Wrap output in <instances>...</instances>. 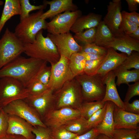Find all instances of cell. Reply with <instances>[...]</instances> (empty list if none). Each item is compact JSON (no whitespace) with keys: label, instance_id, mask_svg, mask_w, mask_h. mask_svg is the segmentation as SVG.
<instances>
[{"label":"cell","instance_id":"cell-1","mask_svg":"<svg viewBox=\"0 0 139 139\" xmlns=\"http://www.w3.org/2000/svg\"><path fill=\"white\" fill-rule=\"evenodd\" d=\"M47 63L41 59L26 58L20 56L0 69V78L8 77L14 78L27 88Z\"/></svg>","mask_w":139,"mask_h":139},{"label":"cell","instance_id":"cell-2","mask_svg":"<svg viewBox=\"0 0 139 139\" xmlns=\"http://www.w3.org/2000/svg\"><path fill=\"white\" fill-rule=\"evenodd\" d=\"M24 53L29 57L44 60L50 65L56 63L60 57L55 44L48 37L43 36V30L38 33L33 42L24 44Z\"/></svg>","mask_w":139,"mask_h":139},{"label":"cell","instance_id":"cell-3","mask_svg":"<svg viewBox=\"0 0 139 139\" xmlns=\"http://www.w3.org/2000/svg\"><path fill=\"white\" fill-rule=\"evenodd\" d=\"M43 10L30 14L28 17L20 21L15 27V34L24 44L32 43L40 31L46 29L47 22L41 18L44 13Z\"/></svg>","mask_w":139,"mask_h":139},{"label":"cell","instance_id":"cell-4","mask_svg":"<svg viewBox=\"0 0 139 139\" xmlns=\"http://www.w3.org/2000/svg\"><path fill=\"white\" fill-rule=\"evenodd\" d=\"M54 108L68 107L79 109L83 102L81 86L74 78L54 92Z\"/></svg>","mask_w":139,"mask_h":139},{"label":"cell","instance_id":"cell-5","mask_svg":"<svg viewBox=\"0 0 139 139\" xmlns=\"http://www.w3.org/2000/svg\"><path fill=\"white\" fill-rule=\"evenodd\" d=\"M75 78L81 86L83 102L102 100L106 88L102 77L98 74L88 75L84 73Z\"/></svg>","mask_w":139,"mask_h":139},{"label":"cell","instance_id":"cell-6","mask_svg":"<svg viewBox=\"0 0 139 139\" xmlns=\"http://www.w3.org/2000/svg\"><path fill=\"white\" fill-rule=\"evenodd\" d=\"M24 51V44L7 28L0 39V69Z\"/></svg>","mask_w":139,"mask_h":139},{"label":"cell","instance_id":"cell-7","mask_svg":"<svg viewBox=\"0 0 139 139\" xmlns=\"http://www.w3.org/2000/svg\"><path fill=\"white\" fill-rule=\"evenodd\" d=\"M29 95L27 89L19 80L10 77L0 78V108L1 109L13 101L24 99Z\"/></svg>","mask_w":139,"mask_h":139},{"label":"cell","instance_id":"cell-8","mask_svg":"<svg viewBox=\"0 0 139 139\" xmlns=\"http://www.w3.org/2000/svg\"><path fill=\"white\" fill-rule=\"evenodd\" d=\"M2 109L8 115L18 116L33 126L46 127L37 112L23 100L13 101Z\"/></svg>","mask_w":139,"mask_h":139},{"label":"cell","instance_id":"cell-9","mask_svg":"<svg viewBox=\"0 0 139 139\" xmlns=\"http://www.w3.org/2000/svg\"><path fill=\"white\" fill-rule=\"evenodd\" d=\"M50 66L51 75L48 86L54 92L75 78L70 67L69 59L63 56H60L59 61Z\"/></svg>","mask_w":139,"mask_h":139},{"label":"cell","instance_id":"cell-10","mask_svg":"<svg viewBox=\"0 0 139 139\" xmlns=\"http://www.w3.org/2000/svg\"><path fill=\"white\" fill-rule=\"evenodd\" d=\"M82 15L80 10L65 12L57 15L47 22L46 29L49 33L53 34L70 32L75 22Z\"/></svg>","mask_w":139,"mask_h":139},{"label":"cell","instance_id":"cell-11","mask_svg":"<svg viewBox=\"0 0 139 139\" xmlns=\"http://www.w3.org/2000/svg\"><path fill=\"white\" fill-rule=\"evenodd\" d=\"M81 116L79 110L65 107L53 108L47 114L43 121L50 129L61 127L69 121Z\"/></svg>","mask_w":139,"mask_h":139},{"label":"cell","instance_id":"cell-12","mask_svg":"<svg viewBox=\"0 0 139 139\" xmlns=\"http://www.w3.org/2000/svg\"><path fill=\"white\" fill-rule=\"evenodd\" d=\"M121 3L120 0H113L107 6V13L103 21L115 37L125 34L122 27Z\"/></svg>","mask_w":139,"mask_h":139},{"label":"cell","instance_id":"cell-13","mask_svg":"<svg viewBox=\"0 0 139 139\" xmlns=\"http://www.w3.org/2000/svg\"><path fill=\"white\" fill-rule=\"evenodd\" d=\"M47 36L56 46L60 56L69 59L73 54L82 50V46L77 43L70 32L57 34L48 33Z\"/></svg>","mask_w":139,"mask_h":139},{"label":"cell","instance_id":"cell-14","mask_svg":"<svg viewBox=\"0 0 139 139\" xmlns=\"http://www.w3.org/2000/svg\"><path fill=\"white\" fill-rule=\"evenodd\" d=\"M23 100L35 110L42 121L48 112L54 108V92L50 89L39 95L28 96Z\"/></svg>","mask_w":139,"mask_h":139},{"label":"cell","instance_id":"cell-15","mask_svg":"<svg viewBox=\"0 0 139 139\" xmlns=\"http://www.w3.org/2000/svg\"><path fill=\"white\" fill-rule=\"evenodd\" d=\"M113 116L115 129L139 130V114L128 112L115 105Z\"/></svg>","mask_w":139,"mask_h":139},{"label":"cell","instance_id":"cell-16","mask_svg":"<svg viewBox=\"0 0 139 139\" xmlns=\"http://www.w3.org/2000/svg\"><path fill=\"white\" fill-rule=\"evenodd\" d=\"M7 134L20 135L28 139H34L32 133L33 126L30 123L18 116L8 115Z\"/></svg>","mask_w":139,"mask_h":139},{"label":"cell","instance_id":"cell-17","mask_svg":"<svg viewBox=\"0 0 139 139\" xmlns=\"http://www.w3.org/2000/svg\"><path fill=\"white\" fill-rule=\"evenodd\" d=\"M107 48V54L102 63L95 74H98L102 77L120 65L127 56L124 53H118L112 48Z\"/></svg>","mask_w":139,"mask_h":139},{"label":"cell","instance_id":"cell-18","mask_svg":"<svg viewBox=\"0 0 139 139\" xmlns=\"http://www.w3.org/2000/svg\"><path fill=\"white\" fill-rule=\"evenodd\" d=\"M116 77L113 71L102 77L103 82L106 85V88L105 94L102 101L103 102L111 101L118 107L125 110V103L120 98L117 89L115 82Z\"/></svg>","mask_w":139,"mask_h":139},{"label":"cell","instance_id":"cell-19","mask_svg":"<svg viewBox=\"0 0 139 139\" xmlns=\"http://www.w3.org/2000/svg\"><path fill=\"white\" fill-rule=\"evenodd\" d=\"M43 3L50 5L49 9L41 15V18L45 20L53 18L63 12L74 11L78 10V7L72 0H44Z\"/></svg>","mask_w":139,"mask_h":139},{"label":"cell","instance_id":"cell-20","mask_svg":"<svg viewBox=\"0 0 139 139\" xmlns=\"http://www.w3.org/2000/svg\"><path fill=\"white\" fill-rule=\"evenodd\" d=\"M111 48L130 55L134 51L139 52V41L131 37L129 35L124 34L115 37L113 41L106 48Z\"/></svg>","mask_w":139,"mask_h":139},{"label":"cell","instance_id":"cell-21","mask_svg":"<svg viewBox=\"0 0 139 139\" xmlns=\"http://www.w3.org/2000/svg\"><path fill=\"white\" fill-rule=\"evenodd\" d=\"M101 15L93 13L82 15L76 20L70 31L76 33L85 30L96 27L101 21Z\"/></svg>","mask_w":139,"mask_h":139},{"label":"cell","instance_id":"cell-22","mask_svg":"<svg viewBox=\"0 0 139 139\" xmlns=\"http://www.w3.org/2000/svg\"><path fill=\"white\" fill-rule=\"evenodd\" d=\"M106 102V110L103 119L96 127L100 134L112 137L115 129L113 112L115 104L110 101Z\"/></svg>","mask_w":139,"mask_h":139},{"label":"cell","instance_id":"cell-23","mask_svg":"<svg viewBox=\"0 0 139 139\" xmlns=\"http://www.w3.org/2000/svg\"><path fill=\"white\" fill-rule=\"evenodd\" d=\"M21 14L19 0H6L0 19V34L7 21L13 16Z\"/></svg>","mask_w":139,"mask_h":139},{"label":"cell","instance_id":"cell-24","mask_svg":"<svg viewBox=\"0 0 139 139\" xmlns=\"http://www.w3.org/2000/svg\"><path fill=\"white\" fill-rule=\"evenodd\" d=\"M115 37L108 27L101 21L96 27L94 43L106 48L112 42Z\"/></svg>","mask_w":139,"mask_h":139},{"label":"cell","instance_id":"cell-25","mask_svg":"<svg viewBox=\"0 0 139 139\" xmlns=\"http://www.w3.org/2000/svg\"><path fill=\"white\" fill-rule=\"evenodd\" d=\"M113 71L117 77L116 84L118 86L123 84L128 85L130 82L139 81V70L134 69L130 71L115 69Z\"/></svg>","mask_w":139,"mask_h":139},{"label":"cell","instance_id":"cell-26","mask_svg":"<svg viewBox=\"0 0 139 139\" xmlns=\"http://www.w3.org/2000/svg\"><path fill=\"white\" fill-rule=\"evenodd\" d=\"M87 120L81 116L70 121L62 127L71 132L80 135L89 131L87 128Z\"/></svg>","mask_w":139,"mask_h":139},{"label":"cell","instance_id":"cell-27","mask_svg":"<svg viewBox=\"0 0 139 139\" xmlns=\"http://www.w3.org/2000/svg\"><path fill=\"white\" fill-rule=\"evenodd\" d=\"M69 59L70 67L75 77L84 73L86 60L80 52L73 54Z\"/></svg>","mask_w":139,"mask_h":139},{"label":"cell","instance_id":"cell-28","mask_svg":"<svg viewBox=\"0 0 139 139\" xmlns=\"http://www.w3.org/2000/svg\"><path fill=\"white\" fill-rule=\"evenodd\" d=\"M105 102L102 101L91 102H83L79 109L81 116L88 119L94 113L105 106Z\"/></svg>","mask_w":139,"mask_h":139},{"label":"cell","instance_id":"cell-29","mask_svg":"<svg viewBox=\"0 0 139 139\" xmlns=\"http://www.w3.org/2000/svg\"><path fill=\"white\" fill-rule=\"evenodd\" d=\"M132 68L139 70V52L136 51H134L130 55H127L123 62L115 69L128 70Z\"/></svg>","mask_w":139,"mask_h":139},{"label":"cell","instance_id":"cell-30","mask_svg":"<svg viewBox=\"0 0 139 139\" xmlns=\"http://www.w3.org/2000/svg\"><path fill=\"white\" fill-rule=\"evenodd\" d=\"M112 137V139H139V130L115 129Z\"/></svg>","mask_w":139,"mask_h":139},{"label":"cell","instance_id":"cell-31","mask_svg":"<svg viewBox=\"0 0 139 139\" xmlns=\"http://www.w3.org/2000/svg\"><path fill=\"white\" fill-rule=\"evenodd\" d=\"M21 6V14L20 15V20L21 21L28 17L31 12L34 10H38L45 9L47 5L43 3L39 5H32L29 0H19Z\"/></svg>","mask_w":139,"mask_h":139},{"label":"cell","instance_id":"cell-32","mask_svg":"<svg viewBox=\"0 0 139 139\" xmlns=\"http://www.w3.org/2000/svg\"><path fill=\"white\" fill-rule=\"evenodd\" d=\"M96 31V27L87 29L85 31L75 33L73 36L75 40L84 44L94 43Z\"/></svg>","mask_w":139,"mask_h":139},{"label":"cell","instance_id":"cell-33","mask_svg":"<svg viewBox=\"0 0 139 139\" xmlns=\"http://www.w3.org/2000/svg\"><path fill=\"white\" fill-rule=\"evenodd\" d=\"M106 102L104 107L94 113L87 120V128L89 130L97 127L102 122L106 110Z\"/></svg>","mask_w":139,"mask_h":139},{"label":"cell","instance_id":"cell-34","mask_svg":"<svg viewBox=\"0 0 139 139\" xmlns=\"http://www.w3.org/2000/svg\"><path fill=\"white\" fill-rule=\"evenodd\" d=\"M28 96L34 97L39 95L50 89L48 86L45 85L34 79L26 88Z\"/></svg>","mask_w":139,"mask_h":139},{"label":"cell","instance_id":"cell-35","mask_svg":"<svg viewBox=\"0 0 139 139\" xmlns=\"http://www.w3.org/2000/svg\"><path fill=\"white\" fill-rule=\"evenodd\" d=\"M50 129L52 139H72L78 135L69 131L62 127Z\"/></svg>","mask_w":139,"mask_h":139},{"label":"cell","instance_id":"cell-36","mask_svg":"<svg viewBox=\"0 0 139 139\" xmlns=\"http://www.w3.org/2000/svg\"><path fill=\"white\" fill-rule=\"evenodd\" d=\"M105 57L97 60H86L84 73L88 75L95 74L102 63Z\"/></svg>","mask_w":139,"mask_h":139},{"label":"cell","instance_id":"cell-37","mask_svg":"<svg viewBox=\"0 0 139 139\" xmlns=\"http://www.w3.org/2000/svg\"><path fill=\"white\" fill-rule=\"evenodd\" d=\"M82 46L81 51L96 54L106 55L107 53V48L98 46L94 43L84 44Z\"/></svg>","mask_w":139,"mask_h":139},{"label":"cell","instance_id":"cell-38","mask_svg":"<svg viewBox=\"0 0 139 139\" xmlns=\"http://www.w3.org/2000/svg\"><path fill=\"white\" fill-rule=\"evenodd\" d=\"M32 132L35 136L34 139H52L51 129L47 127L33 126Z\"/></svg>","mask_w":139,"mask_h":139},{"label":"cell","instance_id":"cell-39","mask_svg":"<svg viewBox=\"0 0 139 139\" xmlns=\"http://www.w3.org/2000/svg\"><path fill=\"white\" fill-rule=\"evenodd\" d=\"M51 72V66H48L46 64L41 70L35 79L45 85H48Z\"/></svg>","mask_w":139,"mask_h":139},{"label":"cell","instance_id":"cell-40","mask_svg":"<svg viewBox=\"0 0 139 139\" xmlns=\"http://www.w3.org/2000/svg\"><path fill=\"white\" fill-rule=\"evenodd\" d=\"M8 115L2 109L0 113V139L7 134L8 127Z\"/></svg>","mask_w":139,"mask_h":139},{"label":"cell","instance_id":"cell-41","mask_svg":"<svg viewBox=\"0 0 139 139\" xmlns=\"http://www.w3.org/2000/svg\"><path fill=\"white\" fill-rule=\"evenodd\" d=\"M128 88L126 93L124 102H129L131 99L133 97L139 95V81L134 83V84L127 85Z\"/></svg>","mask_w":139,"mask_h":139},{"label":"cell","instance_id":"cell-42","mask_svg":"<svg viewBox=\"0 0 139 139\" xmlns=\"http://www.w3.org/2000/svg\"><path fill=\"white\" fill-rule=\"evenodd\" d=\"M122 18V27L125 34L129 35L139 27V25L136 23Z\"/></svg>","mask_w":139,"mask_h":139},{"label":"cell","instance_id":"cell-43","mask_svg":"<svg viewBox=\"0 0 139 139\" xmlns=\"http://www.w3.org/2000/svg\"><path fill=\"white\" fill-rule=\"evenodd\" d=\"M100 134L97 127H95L84 134L77 136L72 139H96Z\"/></svg>","mask_w":139,"mask_h":139},{"label":"cell","instance_id":"cell-44","mask_svg":"<svg viewBox=\"0 0 139 139\" xmlns=\"http://www.w3.org/2000/svg\"><path fill=\"white\" fill-rule=\"evenodd\" d=\"M125 103V111L135 114H139V99L135 100L131 103L129 102Z\"/></svg>","mask_w":139,"mask_h":139},{"label":"cell","instance_id":"cell-45","mask_svg":"<svg viewBox=\"0 0 139 139\" xmlns=\"http://www.w3.org/2000/svg\"><path fill=\"white\" fill-rule=\"evenodd\" d=\"M122 17L134 22L139 25V14L136 11L130 12L123 11L121 12Z\"/></svg>","mask_w":139,"mask_h":139},{"label":"cell","instance_id":"cell-46","mask_svg":"<svg viewBox=\"0 0 139 139\" xmlns=\"http://www.w3.org/2000/svg\"><path fill=\"white\" fill-rule=\"evenodd\" d=\"M80 52L84 57L86 60L99 59L105 57L106 56L86 53L83 51Z\"/></svg>","mask_w":139,"mask_h":139},{"label":"cell","instance_id":"cell-47","mask_svg":"<svg viewBox=\"0 0 139 139\" xmlns=\"http://www.w3.org/2000/svg\"><path fill=\"white\" fill-rule=\"evenodd\" d=\"M128 6L129 11L131 12L136 11L138 10L139 0H126Z\"/></svg>","mask_w":139,"mask_h":139},{"label":"cell","instance_id":"cell-48","mask_svg":"<svg viewBox=\"0 0 139 139\" xmlns=\"http://www.w3.org/2000/svg\"><path fill=\"white\" fill-rule=\"evenodd\" d=\"M0 139H28L24 136L15 134H7L3 137Z\"/></svg>","mask_w":139,"mask_h":139},{"label":"cell","instance_id":"cell-49","mask_svg":"<svg viewBox=\"0 0 139 139\" xmlns=\"http://www.w3.org/2000/svg\"><path fill=\"white\" fill-rule=\"evenodd\" d=\"M128 35L134 39L139 41V27L134 32Z\"/></svg>","mask_w":139,"mask_h":139},{"label":"cell","instance_id":"cell-50","mask_svg":"<svg viewBox=\"0 0 139 139\" xmlns=\"http://www.w3.org/2000/svg\"><path fill=\"white\" fill-rule=\"evenodd\" d=\"M96 139H112V137L108 136L104 134H100Z\"/></svg>","mask_w":139,"mask_h":139},{"label":"cell","instance_id":"cell-51","mask_svg":"<svg viewBox=\"0 0 139 139\" xmlns=\"http://www.w3.org/2000/svg\"><path fill=\"white\" fill-rule=\"evenodd\" d=\"M3 3L4 2L0 0V6L2 5Z\"/></svg>","mask_w":139,"mask_h":139},{"label":"cell","instance_id":"cell-52","mask_svg":"<svg viewBox=\"0 0 139 139\" xmlns=\"http://www.w3.org/2000/svg\"><path fill=\"white\" fill-rule=\"evenodd\" d=\"M2 109H1V108H0V112H1V110Z\"/></svg>","mask_w":139,"mask_h":139},{"label":"cell","instance_id":"cell-53","mask_svg":"<svg viewBox=\"0 0 139 139\" xmlns=\"http://www.w3.org/2000/svg\"></svg>","mask_w":139,"mask_h":139}]
</instances>
